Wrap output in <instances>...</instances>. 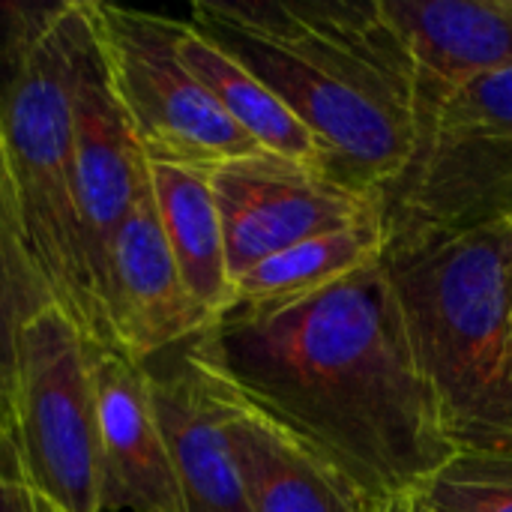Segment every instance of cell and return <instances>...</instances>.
<instances>
[{
	"label": "cell",
	"mask_w": 512,
	"mask_h": 512,
	"mask_svg": "<svg viewBox=\"0 0 512 512\" xmlns=\"http://www.w3.org/2000/svg\"><path fill=\"white\" fill-rule=\"evenodd\" d=\"M255 408L381 507L459 456L414 357L384 258L309 297L231 306L192 339Z\"/></svg>",
	"instance_id": "1"
},
{
	"label": "cell",
	"mask_w": 512,
	"mask_h": 512,
	"mask_svg": "<svg viewBox=\"0 0 512 512\" xmlns=\"http://www.w3.org/2000/svg\"><path fill=\"white\" fill-rule=\"evenodd\" d=\"M189 24L309 126L330 174L381 198L402 177L420 84L381 0H198Z\"/></svg>",
	"instance_id": "2"
},
{
	"label": "cell",
	"mask_w": 512,
	"mask_h": 512,
	"mask_svg": "<svg viewBox=\"0 0 512 512\" xmlns=\"http://www.w3.org/2000/svg\"><path fill=\"white\" fill-rule=\"evenodd\" d=\"M72 15L75 0L9 9L0 21V147L48 300L93 348L114 351L75 198Z\"/></svg>",
	"instance_id": "3"
},
{
	"label": "cell",
	"mask_w": 512,
	"mask_h": 512,
	"mask_svg": "<svg viewBox=\"0 0 512 512\" xmlns=\"http://www.w3.org/2000/svg\"><path fill=\"white\" fill-rule=\"evenodd\" d=\"M384 264L456 450H510L512 216Z\"/></svg>",
	"instance_id": "4"
},
{
	"label": "cell",
	"mask_w": 512,
	"mask_h": 512,
	"mask_svg": "<svg viewBox=\"0 0 512 512\" xmlns=\"http://www.w3.org/2000/svg\"><path fill=\"white\" fill-rule=\"evenodd\" d=\"M512 216V69L420 99V132L384 192L387 252H411Z\"/></svg>",
	"instance_id": "5"
},
{
	"label": "cell",
	"mask_w": 512,
	"mask_h": 512,
	"mask_svg": "<svg viewBox=\"0 0 512 512\" xmlns=\"http://www.w3.org/2000/svg\"><path fill=\"white\" fill-rule=\"evenodd\" d=\"M15 468L63 512H102L90 342L57 306L42 309L21 333Z\"/></svg>",
	"instance_id": "6"
},
{
	"label": "cell",
	"mask_w": 512,
	"mask_h": 512,
	"mask_svg": "<svg viewBox=\"0 0 512 512\" xmlns=\"http://www.w3.org/2000/svg\"><path fill=\"white\" fill-rule=\"evenodd\" d=\"M114 90L150 165L213 171L264 153L189 72L180 57L183 21L93 0Z\"/></svg>",
	"instance_id": "7"
},
{
	"label": "cell",
	"mask_w": 512,
	"mask_h": 512,
	"mask_svg": "<svg viewBox=\"0 0 512 512\" xmlns=\"http://www.w3.org/2000/svg\"><path fill=\"white\" fill-rule=\"evenodd\" d=\"M210 186L234 282L294 243L384 216L381 195L351 186L327 168L273 153L216 165Z\"/></svg>",
	"instance_id": "8"
},
{
	"label": "cell",
	"mask_w": 512,
	"mask_h": 512,
	"mask_svg": "<svg viewBox=\"0 0 512 512\" xmlns=\"http://www.w3.org/2000/svg\"><path fill=\"white\" fill-rule=\"evenodd\" d=\"M72 141L81 234L102 300L111 237L132 204L150 189V162L114 90L93 0H75L72 15Z\"/></svg>",
	"instance_id": "9"
},
{
	"label": "cell",
	"mask_w": 512,
	"mask_h": 512,
	"mask_svg": "<svg viewBox=\"0 0 512 512\" xmlns=\"http://www.w3.org/2000/svg\"><path fill=\"white\" fill-rule=\"evenodd\" d=\"M144 369L186 512H249L222 375L192 339L147 360Z\"/></svg>",
	"instance_id": "10"
},
{
	"label": "cell",
	"mask_w": 512,
	"mask_h": 512,
	"mask_svg": "<svg viewBox=\"0 0 512 512\" xmlns=\"http://www.w3.org/2000/svg\"><path fill=\"white\" fill-rule=\"evenodd\" d=\"M102 306L114 351L138 363H147L210 327L180 279L153 204V189L132 204L111 237Z\"/></svg>",
	"instance_id": "11"
},
{
	"label": "cell",
	"mask_w": 512,
	"mask_h": 512,
	"mask_svg": "<svg viewBox=\"0 0 512 512\" xmlns=\"http://www.w3.org/2000/svg\"><path fill=\"white\" fill-rule=\"evenodd\" d=\"M99 414L102 512H186L144 363L90 345Z\"/></svg>",
	"instance_id": "12"
},
{
	"label": "cell",
	"mask_w": 512,
	"mask_h": 512,
	"mask_svg": "<svg viewBox=\"0 0 512 512\" xmlns=\"http://www.w3.org/2000/svg\"><path fill=\"white\" fill-rule=\"evenodd\" d=\"M405 42L420 99L512 69V0H381Z\"/></svg>",
	"instance_id": "13"
},
{
	"label": "cell",
	"mask_w": 512,
	"mask_h": 512,
	"mask_svg": "<svg viewBox=\"0 0 512 512\" xmlns=\"http://www.w3.org/2000/svg\"><path fill=\"white\" fill-rule=\"evenodd\" d=\"M225 381V378H222ZM228 420L249 512H369L366 498L291 429L249 405L228 381Z\"/></svg>",
	"instance_id": "14"
},
{
	"label": "cell",
	"mask_w": 512,
	"mask_h": 512,
	"mask_svg": "<svg viewBox=\"0 0 512 512\" xmlns=\"http://www.w3.org/2000/svg\"><path fill=\"white\" fill-rule=\"evenodd\" d=\"M150 189L180 279L213 327L234 306V279L210 171L150 165Z\"/></svg>",
	"instance_id": "15"
},
{
	"label": "cell",
	"mask_w": 512,
	"mask_h": 512,
	"mask_svg": "<svg viewBox=\"0 0 512 512\" xmlns=\"http://www.w3.org/2000/svg\"><path fill=\"white\" fill-rule=\"evenodd\" d=\"M180 57L189 72L210 90L219 108L264 150L294 162L327 168L324 150L309 126L240 60L198 33L189 21L180 27Z\"/></svg>",
	"instance_id": "16"
},
{
	"label": "cell",
	"mask_w": 512,
	"mask_h": 512,
	"mask_svg": "<svg viewBox=\"0 0 512 512\" xmlns=\"http://www.w3.org/2000/svg\"><path fill=\"white\" fill-rule=\"evenodd\" d=\"M387 252L384 216L294 243L234 282V306H267L309 297L357 270L378 264Z\"/></svg>",
	"instance_id": "17"
},
{
	"label": "cell",
	"mask_w": 512,
	"mask_h": 512,
	"mask_svg": "<svg viewBox=\"0 0 512 512\" xmlns=\"http://www.w3.org/2000/svg\"><path fill=\"white\" fill-rule=\"evenodd\" d=\"M54 306L30 264L15 195L0 147V477L15 468V402H18V345L24 327Z\"/></svg>",
	"instance_id": "18"
},
{
	"label": "cell",
	"mask_w": 512,
	"mask_h": 512,
	"mask_svg": "<svg viewBox=\"0 0 512 512\" xmlns=\"http://www.w3.org/2000/svg\"><path fill=\"white\" fill-rule=\"evenodd\" d=\"M423 512H512V447L459 453L420 492Z\"/></svg>",
	"instance_id": "19"
},
{
	"label": "cell",
	"mask_w": 512,
	"mask_h": 512,
	"mask_svg": "<svg viewBox=\"0 0 512 512\" xmlns=\"http://www.w3.org/2000/svg\"><path fill=\"white\" fill-rule=\"evenodd\" d=\"M0 512H63L21 477H0Z\"/></svg>",
	"instance_id": "20"
},
{
	"label": "cell",
	"mask_w": 512,
	"mask_h": 512,
	"mask_svg": "<svg viewBox=\"0 0 512 512\" xmlns=\"http://www.w3.org/2000/svg\"><path fill=\"white\" fill-rule=\"evenodd\" d=\"M369 512H420V495L396 498V501H387L381 507H372Z\"/></svg>",
	"instance_id": "21"
},
{
	"label": "cell",
	"mask_w": 512,
	"mask_h": 512,
	"mask_svg": "<svg viewBox=\"0 0 512 512\" xmlns=\"http://www.w3.org/2000/svg\"><path fill=\"white\" fill-rule=\"evenodd\" d=\"M420 512H423V507H420Z\"/></svg>",
	"instance_id": "22"
}]
</instances>
